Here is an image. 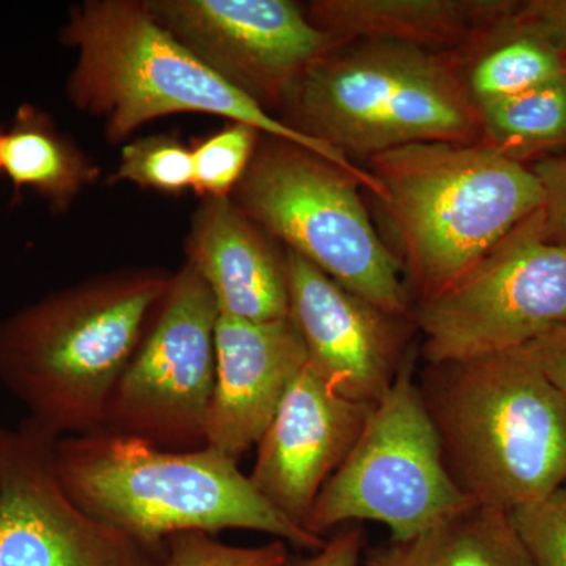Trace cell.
Instances as JSON below:
<instances>
[{"mask_svg": "<svg viewBox=\"0 0 566 566\" xmlns=\"http://www.w3.org/2000/svg\"><path fill=\"white\" fill-rule=\"evenodd\" d=\"M59 439L29 417L0 431V566H164L166 545L142 543L71 501Z\"/></svg>", "mask_w": 566, "mask_h": 566, "instance_id": "11", "label": "cell"}, {"mask_svg": "<svg viewBox=\"0 0 566 566\" xmlns=\"http://www.w3.org/2000/svg\"><path fill=\"white\" fill-rule=\"evenodd\" d=\"M174 274L111 271L50 294L0 322V381L52 433L103 430L123 371Z\"/></svg>", "mask_w": 566, "mask_h": 566, "instance_id": "2", "label": "cell"}, {"mask_svg": "<svg viewBox=\"0 0 566 566\" xmlns=\"http://www.w3.org/2000/svg\"><path fill=\"white\" fill-rule=\"evenodd\" d=\"M564 74V55L531 36L504 32L469 71L465 87L476 106L520 95Z\"/></svg>", "mask_w": 566, "mask_h": 566, "instance_id": "21", "label": "cell"}, {"mask_svg": "<svg viewBox=\"0 0 566 566\" xmlns=\"http://www.w3.org/2000/svg\"><path fill=\"white\" fill-rule=\"evenodd\" d=\"M57 471L82 512L147 545L221 531L260 532L311 553L326 545L277 512L237 461L211 447L174 452L96 430L59 439Z\"/></svg>", "mask_w": 566, "mask_h": 566, "instance_id": "4", "label": "cell"}, {"mask_svg": "<svg viewBox=\"0 0 566 566\" xmlns=\"http://www.w3.org/2000/svg\"><path fill=\"white\" fill-rule=\"evenodd\" d=\"M516 6L509 0H316L307 17L340 46L389 41L431 51L497 31Z\"/></svg>", "mask_w": 566, "mask_h": 566, "instance_id": "17", "label": "cell"}, {"mask_svg": "<svg viewBox=\"0 0 566 566\" xmlns=\"http://www.w3.org/2000/svg\"><path fill=\"white\" fill-rule=\"evenodd\" d=\"M359 186L315 153L266 136L232 199L286 251L385 314L411 318L401 264L376 232Z\"/></svg>", "mask_w": 566, "mask_h": 566, "instance_id": "7", "label": "cell"}, {"mask_svg": "<svg viewBox=\"0 0 566 566\" xmlns=\"http://www.w3.org/2000/svg\"><path fill=\"white\" fill-rule=\"evenodd\" d=\"M307 364L292 318L253 323L219 315L207 447L240 463L259 444Z\"/></svg>", "mask_w": 566, "mask_h": 566, "instance_id": "15", "label": "cell"}, {"mask_svg": "<svg viewBox=\"0 0 566 566\" xmlns=\"http://www.w3.org/2000/svg\"><path fill=\"white\" fill-rule=\"evenodd\" d=\"M534 566H566V485L506 513Z\"/></svg>", "mask_w": 566, "mask_h": 566, "instance_id": "24", "label": "cell"}, {"mask_svg": "<svg viewBox=\"0 0 566 566\" xmlns=\"http://www.w3.org/2000/svg\"><path fill=\"white\" fill-rule=\"evenodd\" d=\"M219 315L210 286L186 262L112 394L103 430L174 452L207 447Z\"/></svg>", "mask_w": 566, "mask_h": 566, "instance_id": "10", "label": "cell"}, {"mask_svg": "<svg viewBox=\"0 0 566 566\" xmlns=\"http://www.w3.org/2000/svg\"><path fill=\"white\" fill-rule=\"evenodd\" d=\"M415 367L411 348L392 389L316 497L305 524L312 534L371 521L389 528L390 542H411L475 505L450 476Z\"/></svg>", "mask_w": 566, "mask_h": 566, "instance_id": "8", "label": "cell"}, {"mask_svg": "<svg viewBox=\"0 0 566 566\" xmlns=\"http://www.w3.org/2000/svg\"><path fill=\"white\" fill-rule=\"evenodd\" d=\"M156 21L216 74L268 104L340 44L289 0H145Z\"/></svg>", "mask_w": 566, "mask_h": 566, "instance_id": "12", "label": "cell"}, {"mask_svg": "<svg viewBox=\"0 0 566 566\" xmlns=\"http://www.w3.org/2000/svg\"><path fill=\"white\" fill-rule=\"evenodd\" d=\"M61 41L76 51L66 95L77 111L102 118L112 144L167 115H216L300 145L352 175L376 199L385 196L374 175L344 153L279 120L205 65L153 18L145 0H87L73 7Z\"/></svg>", "mask_w": 566, "mask_h": 566, "instance_id": "1", "label": "cell"}, {"mask_svg": "<svg viewBox=\"0 0 566 566\" xmlns=\"http://www.w3.org/2000/svg\"><path fill=\"white\" fill-rule=\"evenodd\" d=\"M365 566H534L509 515L474 505L411 542L368 551Z\"/></svg>", "mask_w": 566, "mask_h": 566, "instance_id": "19", "label": "cell"}, {"mask_svg": "<svg viewBox=\"0 0 566 566\" xmlns=\"http://www.w3.org/2000/svg\"><path fill=\"white\" fill-rule=\"evenodd\" d=\"M482 144L523 163L524 156L566 147L564 76L509 98L476 104Z\"/></svg>", "mask_w": 566, "mask_h": 566, "instance_id": "20", "label": "cell"}, {"mask_svg": "<svg viewBox=\"0 0 566 566\" xmlns=\"http://www.w3.org/2000/svg\"><path fill=\"white\" fill-rule=\"evenodd\" d=\"M368 164L419 301L452 285L545 205L532 169L482 142H417Z\"/></svg>", "mask_w": 566, "mask_h": 566, "instance_id": "5", "label": "cell"}, {"mask_svg": "<svg viewBox=\"0 0 566 566\" xmlns=\"http://www.w3.org/2000/svg\"><path fill=\"white\" fill-rule=\"evenodd\" d=\"M260 144V133L244 123H230L221 132L193 145V192L200 197H232L248 172Z\"/></svg>", "mask_w": 566, "mask_h": 566, "instance_id": "22", "label": "cell"}, {"mask_svg": "<svg viewBox=\"0 0 566 566\" xmlns=\"http://www.w3.org/2000/svg\"><path fill=\"white\" fill-rule=\"evenodd\" d=\"M365 556L364 527L356 524L345 526L326 545L316 551L314 556L289 564L286 566H360V558Z\"/></svg>", "mask_w": 566, "mask_h": 566, "instance_id": "28", "label": "cell"}, {"mask_svg": "<svg viewBox=\"0 0 566 566\" xmlns=\"http://www.w3.org/2000/svg\"><path fill=\"white\" fill-rule=\"evenodd\" d=\"M424 408L457 486L512 512L566 485V403L531 345L427 364Z\"/></svg>", "mask_w": 566, "mask_h": 566, "instance_id": "3", "label": "cell"}, {"mask_svg": "<svg viewBox=\"0 0 566 566\" xmlns=\"http://www.w3.org/2000/svg\"><path fill=\"white\" fill-rule=\"evenodd\" d=\"M353 44L297 81L285 102L290 126L352 161L417 142H482L465 82L441 55L389 41Z\"/></svg>", "mask_w": 566, "mask_h": 566, "instance_id": "6", "label": "cell"}, {"mask_svg": "<svg viewBox=\"0 0 566 566\" xmlns=\"http://www.w3.org/2000/svg\"><path fill=\"white\" fill-rule=\"evenodd\" d=\"M112 181H129L167 193L192 189V151L175 136H148L122 148Z\"/></svg>", "mask_w": 566, "mask_h": 566, "instance_id": "23", "label": "cell"}, {"mask_svg": "<svg viewBox=\"0 0 566 566\" xmlns=\"http://www.w3.org/2000/svg\"><path fill=\"white\" fill-rule=\"evenodd\" d=\"M290 318L308 364L334 392L354 403L378 405L406 359L403 324L348 292L303 256L286 251Z\"/></svg>", "mask_w": 566, "mask_h": 566, "instance_id": "13", "label": "cell"}, {"mask_svg": "<svg viewBox=\"0 0 566 566\" xmlns=\"http://www.w3.org/2000/svg\"><path fill=\"white\" fill-rule=\"evenodd\" d=\"M412 322L427 364L521 348L565 326L566 244L547 237L543 208L452 285L419 301Z\"/></svg>", "mask_w": 566, "mask_h": 566, "instance_id": "9", "label": "cell"}, {"mask_svg": "<svg viewBox=\"0 0 566 566\" xmlns=\"http://www.w3.org/2000/svg\"><path fill=\"white\" fill-rule=\"evenodd\" d=\"M565 70H566V57H565Z\"/></svg>", "mask_w": 566, "mask_h": 566, "instance_id": "31", "label": "cell"}, {"mask_svg": "<svg viewBox=\"0 0 566 566\" xmlns=\"http://www.w3.org/2000/svg\"><path fill=\"white\" fill-rule=\"evenodd\" d=\"M501 31L531 36L566 57V0L517 2Z\"/></svg>", "mask_w": 566, "mask_h": 566, "instance_id": "26", "label": "cell"}, {"mask_svg": "<svg viewBox=\"0 0 566 566\" xmlns=\"http://www.w3.org/2000/svg\"><path fill=\"white\" fill-rule=\"evenodd\" d=\"M531 348L566 403V324L536 338Z\"/></svg>", "mask_w": 566, "mask_h": 566, "instance_id": "29", "label": "cell"}, {"mask_svg": "<svg viewBox=\"0 0 566 566\" xmlns=\"http://www.w3.org/2000/svg\"><path fill=\"white\" fill-rule=\"evenodd\" d=\"M3 133H6V132H3L2 128H0V150H2Z\"/></svg>", "mask_w": 566, "mask_h": 566, "instance_id": "30", "label": "cell"}, {"mask_svg": "<svg viewBox=\"0 0 566 566\" xmlns=\"http://www.w3.org/2000/svg\"><path fill=\"white\" fill-rule=\"evenodd\" d=\"M371 409L334 392L305 365L256 444L249 475L253 486L283 516L307 528L316 497L352 452Z\"/></svg>", "mask_w": 566, "mask_h": 566, "instance_id": "14", "label": "cell"}, {"mask_svg": "<svg viewBox=\"0 0 566 566\" xmlns=\"http://www.w3.org/2000/svg\"><path fill=\"white\" fill-rule=\"evenodd\" d=\"M0 431H2V428H0Z\"/></svg>", "mask_w": 566, "mask_h": 566, "instance_id": "32", "label": "cell"}, {"mask_svg": "<svg viewBox=\"0 0 566 566\" xmlns=\"http://www.w3.org/2000/svg\"><path fill=\"white\" fill-rule=\"evenodd\" d=\"M186 253L222 315L253 323L290 318L285 259L275 255L232 197L203 199Z\"/></svg>", "mask_w": 566, "mask_h": 566, "instance_id": "16", "label": "cell"}, {"mask_svg": "<svg viewBox=\"0 0 566 566\" xmlns=\"http://www.w3.org/2000/svg\"><path fill=\"white\" fill-rule=\"evenodd\" d=\"M0 172L13 185L14 197L24 189L43 197L52 210H66L99 169L55 128L46 112L24 104L3 133Z\"/></svg>", "mask_w": 566, "mask_h": 566, "instance_id": "18", "label": "cell"}, {"mask_svg": "<svg viewBox=\"0 0 566 566\" xmlns=\"http://www.w3.org/2000/svg\"><path fill=\"white\" fill-rule=\"evenodd\" d=\"M289 545L282 539L260 546H232L210 534L175 535L166 543L164 566H286Z\"/></svg>", "mask_w": 566, "mask_h": 566, "instance_id": "25", "label": "cell"}, {"mask_svg": "<svg viewBox=\"0 0 566 566\" xmlns=\"http://www.w3.org/2000/svg\"><path fill=\"white\" fill-rule=\"evenodd\" d=\"M545 192L546 232L551 241L566 244V155L546 156L531 167Z\"/></svg>", "mask_w": 566, "mask_h": 566, "instance_id": "27", "label": "cell"}]
</instances>
